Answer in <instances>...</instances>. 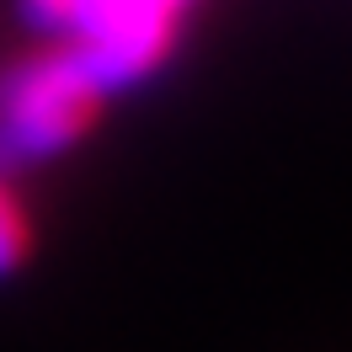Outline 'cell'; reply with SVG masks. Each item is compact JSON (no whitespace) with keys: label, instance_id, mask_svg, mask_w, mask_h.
<instances>
[{"label":"cell","instance_id":"1","mask_svg":"<svg viewBox=\"0 0 352 352\" xmlns=\"http://www.w3.org/2000/svg\"><path fill=\"white\" fill-rule=\"evenodd\" d=\"M107 91L69 43H48L0 69V176L65 155L86 139Z\"/></svg>","mask_w":352,"mask_h":352},{"label":"cell","instance_id":"2","mask_svg":"<svg viewBox=\"0 0 352 352\" xmlns=\"http://www.w3.org/2000/svg\"><path fill=\"white\" fill-rule=\"evenodd\" d=\"M32 251V224L22 214V198L11 192V182L0 176V278H11Z\"/></svg>","mask_w":352,"mask_h":352},{"label":"cell","instance_id":"3","mask_svg":"<svg viewBox=\"0 0 352 352\" xmlns=\"http://www.w3.org/2000/svg\"><path fill=\"white\" fill-rule=\"evenodd\" d=\"M96 6V0H22V16L43 38H54V43H69L75 38V27L86 22V11Z\"/></svg>","mask_w":352,"mask_h":352}]
</instances>
